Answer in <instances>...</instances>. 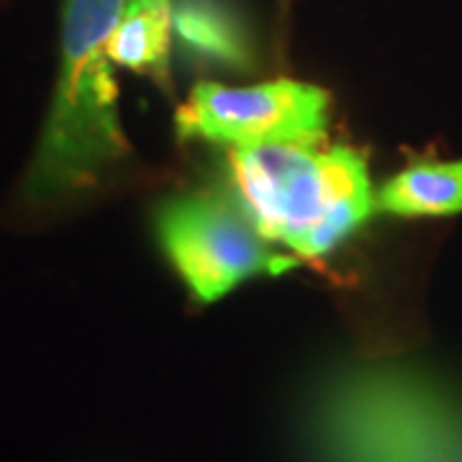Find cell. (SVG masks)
Wrapping results in <instances>:
<instances>
[{
	"mask_svg": "<svg viewBox=\"0 0 462 462\" xmlns=\"http://www.w3.org/2000/svg\"><path fill=\"white\" fill-rule=\"evenodd\" d=\"M154 236L170 270L199 303H216L242 282L278 278L298 264L264 239L221 185L162 200L154 211Z\"/></svg>",
	"mask_w": 462,
	"mask_h": 462,
	"instance_id": "obj_3",
	"label": "cell"
},
{
	"mask_svg": "<svg viewBox=\"0 0 462 462\" xmlns=\"http://www.w3.org/2000/svg\"><path fill=\"white\" fill-rule=\"evenodd\" d=\"M221 188L267 242L296 260L334 252L375 211L367 160L345 144L226 149Z\"/></svg>",
	"mask_w": 462,
	"mask_h": 462,
	"instance_id": "obj_2",
	"label": "cell"
},
{
	"mask_svg": "<svg viewBox=\"0 0 462 462\" xmlns=\"http://www.w3.org/2000/svg\"><path fill=\"white\" fill-rule=\"evenodd\" d=\"M331 98L324 88L278 78L254 85L199 80L175 111V136L185 144L245 149L311 144L329 132Z\"/></svg>",
	"mask_w": 462,
	"mask_h": 462,
	"instance_id": "obj_4",
	"label": "cell"
},
{
	"mask_svg": "<svg viewBox=\"0 0 462 462\" xmlns=\"http://www.w3.org/2000/svg\"><path fill=\"white\" fill-rule=\"evenodd\" d=\"M172 3L175 0H126L108 54L114 65L149 78L167 96L172 93Z\"/></svg>",
	"mask_w": 462,
	"mask_h": 462,
	"instance_id": "obj_7",
	"label": "cell"
},
{
	"mask_svg": "<svg viewBox=\"0 0 462 462\" xmlns=\"http://www.w3.org/2000/svg\"><path fill=\"white\" fill-rule=\"evenodd\" d=\"M375 211L396 218H437L462 211V157H416L375 190Z\"/></svg>",
	"mask_w": 462,
	"mask_h": 462,
	"instance_id": "obj_6",
	"label": "cell"
},
{
	"mask_svg": "<svg viewBox=\"0 0 462 462\" xmlns=\"http://www.w3.org/2000/svg\"><path fill=\"white\" fill-rule=\"evenodd\" d=\"M126 0H65L50 108L11 199L21 226H44L149 180L118 116L108 44Z\"/></svg>",
	"mask_w": 462,
	"mask_h": 462,
	"instance_id": "obj_1",
	"label": "cell"
},
{
	"mask_svg": "<svg viewBox=\"0 0 462 462\" xmlns=\"http://www.w3.org/2000/svg\"><path fill=\"white\" fill-rule=\"evenodd\" d=\"M172 36L190 65L245 75L257 67V47L245 14L231 0H175Z\"/></svg>",
	"mask_w": 462,
	"mask_h": 462,
	"instance_id": "obj_5",
	"label": "cell"
}]
</instances>
